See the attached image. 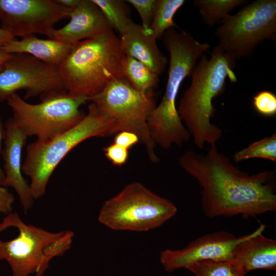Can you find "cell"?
<instances>
[{"mask_svg":"<svg viewBox=\"0 0 276 276\" xmlns=\"http://www.w3.org/2000/svg\"><path fill=\"white\" fill-rule=\"evenodd\" d=\"M179 164L201 187V205L209 218H247L276 210L275 171L250 174L236 167L216 146L205 153L188 150Z\"/></svg>","mask_w":276,"mask_h":276,"instance_id":"cell-1","label":"cell"},{"mask_svg":"<svg viewBox=\"0 0 276 276\" xmlns=\"http://www.w3.org/2000/svg\"><path fill=\"white\" fill-rule=\"evenodd\" d=\"M236 59L218 45L209 59L204 54L191 76L190 86L183 93L177 111L196 147L216 146L222 130L212 122L216 109L213 100L225 90L226 80L235 82Z\"/></svg>","mask_w":276,"mask_h":276,"instance_id":"cell-2","label":"cell"},{"mask_svg":"<svg viewBox=\"0 0 276 276\" xmlns=\"http://www.w3.org/2000/svg\"><path fill=\"white\" fill-rule=\"evenodd\" d=\"M163 42L170 55L168 77L165 93L159 104L148 119L151 137L156 145L168 149L181 146L191 138L177 111L176 102L184 79L191 76L197 60L208 51L206 42L200 43L184 31L175 28L164 34Z\"/></svg>","mask_w":276,"mask_h":276,"instance_id":"cell-3","label":"cell"},{"mask_svg":"<svg viewBox=\"0 0 276 276\" xmlns=\"http://www.w3.org/2000/svg\"><path fill=\"white\" fill-rule=\"evenodd\" d=\"M125 56L113 30L76 43L58 66L66 91L90 99L111 81L124 77Z\"/></svg>","mask_w":276,"mask_h":276,"instance_id":"cell-4","label":"cell"},{"mask_svg":"<svg viewBox=\"0 0 276 276\" xmlns=\"http://www.w3.org/2000/svg\"><path fill=\"white\" fill-rule=\"evenodd\" d=\"M74 236L70 230L54 233L27 224L12 212L0 223V260L8 262L13 276H42L51 260L70 248Z\"/></svg>","mask_w":276,"mask_h":276,"instance_id":"cell-5","label":"cell"},{"mask_svg":"<svg viewBox=\"0 0 276 276\" xmlns=\"http://www.w3.org/2000/svg\"><path fill=\"white\" fill-rule=\"evenodd\" d=\"M114 134V122L91 103L87 113L71 129L50 140H37L29 144L22 171L31 179L30 186L34 199L43 196L54 170L74 148L88 139Z\"/></svg>","mask_w":276,"mask_h":276,"instance_id":"cell-6","label":"cell"},{"mask_svg":"<svg viewBox=\"0 0 276 276\" xmlns=\"http://www.w3.org/2000/svg\"><path fill=\"white\" fill-rule=\"evenodd\" d=\"M177 211L171 200L133 181L103 204L98 220L113 230L146 232L160 226Z\"/></svg>","mask_w":276,"mask_h":276,"instance_id":"cell-7","label":"cell"},{"mask_svg":"<svg viewBox=\"0 0 276 276\" xmlns=\"http://www.w3.org/2000/svg\"><path fill=\"white\" fill-rule=\"evenodd\" d=\"M38 104H30L17 93L7 100L14 123L29 137L45 141L71 129L85 117L80 107L89 101L85 96H74L67 91L40 97Z\"/></svg>","mask_w":276,"mask_h":276,"instance_id":"cell-8","label":"cell"},{"mask_svg":"<svg viewBox=\"0 0 276 276\" xmlns=\"http://www.w3.org/2000/svg\"><path fill=\"white\" fill-rule=\"evenodd\" d=\"M89 101L99 111L115 124L116 134L123 131L137 135L146 149L150 160L158 163L153 141L148 125V119L156 106L153 95L134 88L124 78L110 82Z\"/></svg>","mask_w":276,"mask_h":276,"instance_id":"cell-9","label":"cell"},{"mask_svg":"<svg viewBox=\"0 0 276 276\" xmlns=\"http://www.w3.org/2000/svg\"><path fill=\"white\" fill-rule=\"evenodd\" d=\"M221 23L218 46L236 60L247 57L263 41H275L276 1H255Z\"/></svg>","mask_w":276,"mask_h":276,"instance_id":"cell-10","label":"cell"},{"mask_svg":"<svg viewBox=\"0 0 276 276\" xmlns=\"http://www.w3.org/2000/svg\"><path fill=\"white\" fill-rule=\"evenodd\" d=\"M25 90V99L66 91L58 66L27 54H13L0 72V102Z\"/></svg>","mask_w":276,"mask_h":276,"instance_id":"cell-11","label":"cell"},{"mask_svg":"<svg viewBox=\"0 0 276 276\" xmlns=\"http://www.w3.org/2000/svg\"><path fill=\"white\" fill-rule=\"evenodd\" d=\"M71 10L56 0H0V28L15 38L39 34L53 39L55 25Z\"/></svg>","mask_w":276,"mask_h":276,"instance_id":"cell-12","label":"cell"},{"mask_svg":"<svg viewBox=\"0 0 276 276\" xmlns=\"http://www.w3.org/2000/svg\"><path fill=\"white\" fill-rule=\"evenodd\" d=\"M240 237L224 231L207 234L183 248L162 251L160 262L165 270L171 272L204 261L234 260L233 251Z\"/></svg>","mask_w":276,"mask_h":276,"instance_id":"cell-13","label":"cell"},{"mask_svg":"<svg viewBox=\"0 0 276 276\" xmlns=\"http://www.w3.org/2000/svg\"><path fill=\"white\" fill-rule=\"evenodd\" d=\"M4 146L1 154L4 160V187L12 188L17 193L25 212L32 207L34 198L30 184L22 176L21 153L28 136L11 118L4 124Z\"/></svg>","mask_w":276,"mask_h":276,"instance_id":"cell-14","label":"cell"},{"mask_svg":"<svg viewBox=\"0 0 276 276\" xmlns=\"http://www.w3.org/2000/svg\"><path fill=\"white\" fill-rule=\"evenodd\" d=\"M68 17L70 20L66 25L55 30L53 39L74 45L112 30L92 0H80L77 7L71 10Z\"/></svg>","mask_w":276,"mask_h":276,"instance_id":"cell-15","label":"cell"},{"mask_svg":"<svg viewBox=\"0 0 276 276\" xmlns=\"http://www.w3.org/2000/svg\"><path fill=\"white\" fill-rule=\"evenodd\" d=\"M261 224L252 233L240 237L234 251V260L239 262L246 273L256 269H276V241L265 237Z\"/></svg>","mask_w":276,"mask_h":276,"instance_id":"cell-16","label":"cell"},{"mask_svg":"<svg viewBox=\"0 0 276 276\" xmlns=\"http://www.w3.org/2000/svg\"><path fill=\"white\" fill-rule=\"evenodd\" d=\"M120 39L125 55L140 61L158 76L164 72L167 58L159 49L156 39L149 30L131 20Z\"/></svg>","mask_w":276,"mask_h":276,"instance_id":"cell-17","label":"cell"},{"mask_svg":"<svg viewBox=\"0 0 276 276\" xmlns=\"http://www.w3.org/2000/svg\"><path fill=\"white\" fill-rule=\"evenodd\" d=\"M73 45L54 39H43L35 35L14 39L1 49L8 54H27L45 63L58 66L71 50Z\"/></svg>","mask_w":276,"mask_h":276,"instance_id":"cell-18","label":"cell"},{"mask_svg":"<svg viewBox=\"0 0 276 276\" xmlns=\"http://www.w3.org/2000/svg\"><path fill=\"white\" fill-rule=\"evenodd\" d=\"M124 77L136 89L149 93L158 82V75L146 65L128 56H125L122 64Z\"/></svg>","mask_w":276,"mask_h":276,"instance_id":"cell-19","label":"cell"},{"mask_svg":"<svg viewBox=\"0 0 276 276\" xmlns=\"http://www.w3.org/2000/svg\"><path fill=\"white\" fill-rule=\"evenodd\" d=\"M184 0H157L149 30L157 40L172 28H177L173 20L176 12L185 4Z\"/></svg>","mask_w":276,"mask_h":276,"instance_id":"cell-20","label":"cell"},{"mask_svg":"<svg viewBox=\"0 0 276 276\" xmlns=\"http://www.w3.org/2000/svg\"><path fill=\"white\" fill-rule=\"evenodd\" d=\"M245 2L243 0H196L194 3L203 22L212 26L221 22L233 10Z\"/></svg>","mask_w":276,"mask_h":276,"instance_id":"cell-21","label":"cell"},{"mask_svg":"<svg viewBox=\"0 0 276 276\" xmlns=\"http://www.w3.org/2000/svg\"><path fill=\"white\" fill-rule=\"evenodd\" d=\"M196 276H245L242 265L236 260H207L195 263L187 268Z\"/></svg>","mask_w":276,"mask_h":276,"instance_id":"cell-22","label":"cell"},{"mask_svg":"<svg viewBox=\"0 0 276 276\" xmlns=\"http://www.w3.org/2000/svg\"><path fill=\"white\" fill-rule=\"evenodd\" d=\"M99 8L112 30L121 35L132 20L126 2L122 0H92Z\"/></svg>","mask_w":276,"mask_h":276,"instance_id":"cell-23","label":"cell"},{"mask_svg":"<svg viewBox=\"0 0 276 276\" xmlns=\"http://www.w3.org/2000/svg\"><path fill=\"white\" fill-rule=\"evenodd\" d=\"M260 158L276 162V133L254 142L235 153L233 159L239 163Z\"/></svg>","mask_w":276,"mask_h":276,"instance_id":"cell-24","label":"cell"},{"mask_svg":"<svg viewBox=\"0 0 276 276\" xmlns=\"http://www.w3.org/2000/svg\"><path fill=\"white\" fill-rule=\"evenodd\" d=\"M253 105L260 114L274 116L276 114V96L270 91H261L254 96Z\"/></svg>","mask_w":276,"mask_h":276,"instance_id":"cell-25","label":"cell"},{"mask_svg":"<svg viewBox=\"0 0 276 276\" xmlns=\"http://www.w3.org/2000/svg\"><path fill=\"white\" fill-rule=\"evenodd\" d=\"M138 12L142 26L146 30H149L154 14L157 0H127Z\"/></svg>","mask_w":276,"mask_h":276,"instance_id":"cell-26","label":"cell"},{"mask_svg":"<svg viewBox=\"0 0 276 276\" xmlns=\"http://www.w3.org/2000/svg\"><path fill=\"white\" fill-rule=\"evenodd\" d=\"M128 149L114 143L103 148L107 158L114 166H122L128 157Z\"/></svg>","mask_w":276,"mask_h":276,"instance_id":"cell-27","label":"cell"},{"mask_svg":"<svg viewBox=\"0 0 276 276\" xmlns=\"http://www.w3.org/2000/svg\"><path fill=\"white\" fill-rule=\"evenodd\" d=\"M140 141L137 135L132 132L123 131L116 134L114 143L129 149Z\"/></svg>","mask_w":276,"mask_h":276,"instance_id":"cell-28","label":"cell"},{"mask_svg":"<svg viewBox=\"0 0 276 276\" xmlns=\"http://www.w3.org/2000/svg\"><path fill=\"white\" fill-rule=\"evenodd\" d=\"M14 201V196L7 188L0 186V213L8 215L12 213Z\"/></svg>","mask_w":276,"mask_h":276,"instance_id":"cell-29","label":"cell"},{"mask_svg":"<svg viewBox=\"0 0 276 276\" xmlns=\"http://www.w3.org/2000/svg\"><path fill=\"white\" fill-rule=\"evenodd\" d=\"M5 134V126L3 124L2 118L0 112V153L1 151L2 142L4 140ZM5 182V175L4 170L0 166V186L4 187Z\"/></svg>","mask_w":276,"mask_h":276,"instance_id":"cell-30","label":"cell"},{"mask_svg":"<svg viewBox=\"0 0 276 276\" xmlns=\"http://www.w3.org/2000/svg\"><path fill=\"white\" fill-rule=\"evenodd\" d=\"M15 38L11 34L0 28V49L7 42Z\"/></svg>","mask_w":276,"mask_h":276,"instance_id":"cell-31","label":"cell"},{"mask_svg":"<svg viewBox=\"0 0 276 276\" xmlns=\"http://www.w3.org/2000/svg\"><path fill=\"white\" fill-rule=\"evenodd\" d=\"M56 1L63 7L72 10L77 7L80 0H56Z\"/></svg>","mask_w":276,"mask_h":276,"instance_id":"cell-32","label":"cell"},{"mask_svg":"<svg viewBox=\"0 0 276 276\" xmlns=\"http://www.w3.org/2000/svg\"><path fill=\"white\" fill-rule=\"evenodd\" d=\"M13 54L0 50V72L4 69V63L12 56Z\"/></svg>","mask_w":276,"mask_h":276,"instance_id":"cell-33","label":"cell"}]
</instances>
